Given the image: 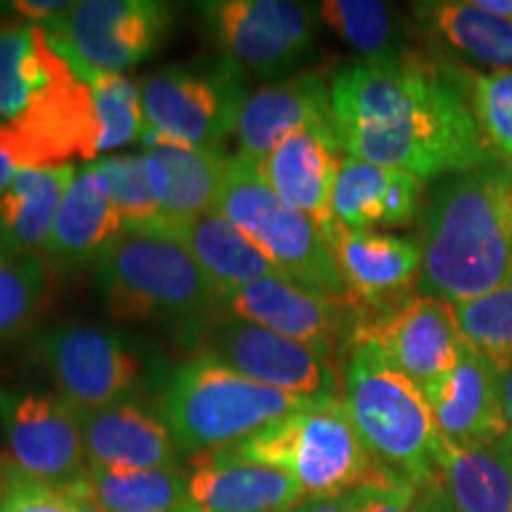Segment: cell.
<instances>
[{
	"instance_id": "cell-1",
	"label": "cell",
	"mask_w": 512,
	"mask_h": 512,
	"mask_svg": "<svg viewBox=\"0 0 512 512\" xmlns=\"http://www.w3.org/2000/svg\"><path fill=\"white\" fill-rule=\"evenodd\" d=\"M330 100L339 145L363 162L439 181L498 159L463 83L427 57L339 67Z\"/></svg>"
},
{
	"instance_id": "cell-2",
	"label": "cell",
	"mask_w": 512,
	"mask_h": 512,
	"mask_svg": "<svg viewBox=\"0 0 512 512\" xmlns=\"http://www.w3.org/2000/svg\"><path fill=\"white\" fill-rule=\"evenodd\" d=\"M510 164L439 178L422 209V268L415 292L460 304L512 280Z\"/></svg>"
},
{
	"instance_id": "cell-3",
	"label": "cell",
	"mask_w": 512,
	"mask_h": 512,
	"mask_svg": "<svg viewBox=\"0 0 512 512\" xmlns=\"http://www.w3.org/2000/svg\"><path fill=\"white\" fill-rule=\"evenodd\" d=\"M100 302L121 323L159 325L200 344L226 299L188 249L159 230L121 233L95 261Z\"/></svg>"
},
{
	"instance_id": "cell-4",
	"label": "cell",
	"mask_w": 512,
	"mask_h": 512,
	"mask_svg": "<svg viewBox=\"0 0 512 512\" xmlns=\"http://www.w3.org/2000/svg\"><path fill=\"white\" fill-rule=\"evenodd\" d=\"M318 399L271 389L240 375L219 358L195 354L169 370L155 406L183 456L238 446L271 422Z\"/></svg>"
},
{
	"instance_id": "cell-5",
	"label": "cell",
	"mask_w": 512,
	"mask_h": 512,
	"mask_svg": "<svg viewBox=\"0 0 512 512\" xmlns=\"http://www.w3.org/2000/svg\"><path fill=\"white\" fill-rule=\"evenodd\" d=\"M342 384V401L370 456L418 494L437 486L439 432L418 384L368 339L351 342Z\"/></svg>"
},
{
	"instance_id": "cell-6",
	"label": "cell",
	"mask_w": 512,
	"mask_h": 512,
	"mask_svg": "<svg viewBox=\"0 0 512 512\" xmlns=\"http://www.w3.org/2000/svg\"><path fill=\"white\" fill-rule=\"evenodd\" d=\"M230 448L249 463L287 472L302 489L304 501L403 482L370 456L337 396L313 401Z\"/></svg>"
},
{
	"instance_id": "cell-7",
	"label": "cell",
	"mask_w": 512,
	"mask_h": 512,
	"mask_svg": "<svg viewBox=\"0 0 512 512\" xmlns=\"http://www.w3.org/2000/svg\"><path fill=\"white\" fill-rule=\"evenodd\" d=\"M211 214L247 235L287 283L332 299H349L323 230L309 216L287 207L266 183L259 166L240 152L228 157Z\"/></svg>"
},
{
	"instance_id": "cell-8",
	"label": "cell",
	"mask_w": 512,
	"mask_h": 512,
	"mask_svg": "<svg viewBox=\"0 0 512 512\" xmlns=\"http://www.w3.org/2000/svg\"><path fill=\"white\" fill-rule=\"evenodd\" d=\"M138 88L145 147L223 150L238 133L249 98L247 72L228 55L169 64L147 74Z\"/></svg>"
},
{
	"instance_id": "cell-9",
	"label": "cell",
	"mask_w": 512,
	"mask_h": 512,
	"mask_svg": "<svg viewBox=\"0 0 512 512\" xmlns=\"http://www.w3.org/2000/svg\"><path fill=\"white\" fill-rule=\"evenodd\" d=\"M29 354L53 382V392L76 413L138 399L155 382L162 387L169 375L155 351L136 339L86 323H62L41 332Z\"/></svg>"
},
{
	"instance_id": "cell-10",
	"label": "cell",
	"mask_w": 512,
	"mask_h": 512,
	"mask_svg": "<svg viewBox=\"0 0 512 512\" xmlns=\"http://www.w3.org/2000/svg\"><path fill=\"white\" fill-rule=\"evenodd\" d=\"M174 5L162 0H81L53 27V48L79 79L124 74L152 57L174 27Z\"/></svg>"
},
{
	"instance_id": "cell-11",
	"label": "cell",
	"mask_w": 512,
	"mask_h": 512,
	"mask_svg": "<svg viewBox=\"0 0 512 512\" xmlns=\"http://www.w3.org/2000/svg\"><path fill=\"white\" fill-rule=\"evenodd\" d=\"M197 12L221 55L273 83L297 74L316 41V8L294 0H207Z\"/></svg>"
},
{
	"instance_id": "cell-12",
	"label": "cell",
	"mask_w": 512,
	"mask_h": 512,
	"mask_svg": "<svg viewBox=\"0 0 512 512\" xmlns=\"http://www.w3.org/2000/svg\"><path fill=\"white\" fill-rule=\"evenodd\" d=\"M0 432L17 472L53 489L69 491L88 475L79 415L53 389L0 384Z\"/></svg>"
},
{
	"instance_id": "cell-13",
	"label": "cell",
	"mask_w": 512,
	"mask_h": 512,
	"mask_svg": "<svg viewBox=\"0 0 512 512\" xmlns=\"http://www.w3.org/2000/svg\"><path fill=\"white\" fill-rule=\"evenodd\" d=\"M100 138L93 91L76 74L38 95L15 119L0 121V152L19 171L95 162Z\"/></svg>"
},
{
	"instance_id": "cell-14",
	"label": "cell",
	"mask_w": 512,
	"mask_h": 512,
	"mask_svg": "<svg viewBox=\"0 0 512 512\" xmlns=\"http://www.w3.org/2000/svg\"><path fill=\"white\" fill-rule=\"evenodd\" d=\"M226 316L294 339L332 368L349 351L361 323V309L349 299L325 297L280 278L256 280L230 290Z\"/></svg>"
},
{
	"instance_id": "cell-15",
	"label": "cell",
	"mask_w": 512,
	"mask_h": 512,
	"mask_svg": "<svg viewBox=\"0 0 512 512\" xmlns=\"http://www.w3.org/2000/svg\"><path fill=\"white\" fill-rule=\"evenodd\" d=\"M200 349L271 389L304 399H339L337 368L304 344L242 318L223 316L216 320L204 332Z\"/></svg>"
},
{
	"instance_id": "cell-16",
	"label": "cell",
	"mask_w": 512,
	"mask_h": 512,
	"mask_svg": "<svg viewBox=\"0 0 512 512\" xmlns=\"http://www.w3.org/2000/svg\"><path fill=\"white\" fill-rule=\"evenodd\" d=\"M354 339H368L420 392L458 366L467 342L453 306L415 292L394 309L363 316Z\"/></svg>"
},
{
	"instance_id": "cell-17",
	"label": "cell",
	"mask_w": 512,
	"mask_h": 512,
	"mask_svg": "<svg viewBox=\"0 0 512 512\" xmlns=\"http://www.w3.org/2000/svg\"><path fill=\"white\" fill-rule=\"evenodd\" d=\"M347 290L363 316H377L413 297L422 268V245L377 230L332 226L325 235Z\"/></svg>"
},
{
	"instance_id": "cell-18",
	"label": "cell",
	"mask_w": 512,
	"mask_h": 512,
	"mask_svg": "<svg viewBox=\"0 0 512 512\" xmlns=\"http://www.w3.org/2000/svg\"><path fill=\"white\" fill-rule=\"evenodd\" d=\"M76 415L91 467L169 470L181 463L183 453L164 415L143 396Z\"/></svg>"
},
{
	"instance_id": "cell-19",
	"label": "cell",
	"mask_w": 512,
	"mask_h": 512,
	"mask_svg": "<svg viewBox=\"0 0 512 512\" xmlns=\"http://www.w3.org/2000/svg\"><path fill=\"white\" fill-rule=\"evenodd\" d=\"M339 152L342 145L335 128L306 126L290 133L256 166L287 207L309 216L328 235L335 226L332 195L342 164Z\"/></svg>"
},
{
	"instance_id": "cell-20",
	"label": "cell",
	"mask_w": 512,
	"mask_h": 512,
	"mask_svg": "<svg viewBox=\"0 0 512 512\" xmlns=\"http://www.w3.org/2000/svg\"><path fill=\"white\" fill-rule=\"evenodd\" d=\"M304 503L283 470L240 458L233 448L197 456L188 470L190 512H275Z\"/></svg>"
},
{
	"instance_id": "cell-21",
	"label": "cell",
	"mask_w": 512,
	"mask_h": 512,
	"mask_svg": "<svg viewBox=\"0 0 512 512\" xmlns=\"http://www.w3.org/2000/svg\"><path fill=\"white\" fill-rule=\"evenodd\" d=\"M121 233L124 223L114 207L110 181L98 162H88L76 169L64 192L43 259L57 271H74L95 264Z\"/></svg>"
},
{
	"instance_id": "cell-22",
	"label": "cell",
	"mask_w": 512,
	"mask_h": 512,
	"mask_svg": "<svg viewBox=\"0 0 512 512\" xmlns=\"http://www.w3.org/2000/svg\"><path fill=\"white\" fill-rule=\"evenodd\" d=\"M446 444H496L510 432L498 401L496 373L470 347L458 366L422 389Z\"/></svg>"
},
{
	"instance_id": "cell-23",
	"label": "cell",
	"mask_w": 512,
	"mask_h": 512,
	"mask_svg": "<svg viewBox=\"0 0 512 512\" xmlns=\"http://www.w3.org/2000/svg\"><path fill=\"white\" fill-rule=\"evenodd\" d=\"M306 126H332L330 83L316 72L294 74L249 93L240 112V155L261 164L290 133Z\"/></svg>"
},
{
	"instance_id": "cell-24",
	"label": "cell",
	"mask_w": 512,
	"mask_h": 512,
	"mask_svg": "<svg viewBox=\"0 0 512 512\" xmlns=\"http://www.w3.org/2000/svg\"><path fill=\"white\" fill-rule=\"evenodd\" d=\"M420 195L418 176L347 155L339 164L332 216L349 230L408 226L418 214Z\"/></svg>"
},
{
	"instance_id": "cell-25",
	"label": "cell",
	"mask_w": 512,
	"mask_h": 512,
	"mask_svg": "<svg viewBox=\"0 0 512 512\" xmlns=\"http://www.w3.org/2000/svg\"><path fill=\"white\" fill-rule=\"evenodd\" d=\"M143 157L152 195L162 209L159 226L214 211L230 157L226 150L150 145Z\"/></svg>"
},
{
	"instance_id": "cell-26",
	"label": "cell",
	"mask_w": 512,
	"mask_h": 512,
	"mask_svg": "<svg viewBox=\"0 0 512 512\" xmlns=\"http://www.w3.org/2000/svg\"><path fill=\"white\" fill-rule=\"evenodd\" d=\"M157 230L171 235L188 249L197 266L223 292V299L235 287L256 283V280H285L283 273L268 261V256L247 235H242L233 223L216 214L164 223Z\"/></svg>"
},
{
	"instance_id": "cell-27",
	"label": "cell",
	"mask_w": 512,
	"mask_h": 512,
	"mask_svg": "<svg viewBox=\"0 0 512 512\" xmlns=\"http://www.w3.org/2000/svg\"><path fill=\"white\" fill-rule=\"evenodd\" d=\"M72 74L46 29L19 17L0 22V121L15 119L38 95Z\"/></svg>"
},
{
	"instance_id": "cell-28",
	"label": "cell",
	"mask_w": 512,
	"mask_h": 512,
	"mask_svg": "<svg viewBox=\"0 0 512 512\" xmlns=\"http://www.w3.org/2000/svg\"><path fill=\"white\" fill-rule=\"evenodd\" d=\"M74 176V164L19 171L0 195V249L22 256H43L57 209Z\"/></svg>"
},
{
	"instance_id": "cell-29",
	"label": "cell",
	"mask_w": 512,
	"mask_h": 512,
	"mask_svg": "<svg viewBox=\"0 0 512 512\" xmlns=\"http://www.w3.org/2000/svg\"><path fill=\"white\" fill-rule=\"evenodd\" d=\"M437 472L456 512H512V463L501 441L453 446L439 437Z\"/></svg>"
},
{
	"instance_id": "cell-30",
	"label": "cell",
	"mask_w": 512,
	"mask_h": 512,
	"mask_svg": "<svg viewBox=\"0 0 512 512\" xmlns=\"http://www.w3.org/2000/svg\"><path fill=\"white\" fill-rule=\"evenodd\" d=\"M422 27L453 50L494 72L512 69V22L479 8L475 0H430L413 5Z\"/></svg>"
},
{
	"instance_id": "cell-31",
	"label": "cell",
	"mask_w": 512,
	"mask_h": 512,
	"mask_svg": "<svg viewBox=\"0 0 512 512\" xmlns=\"http://www.w3.org/2000/svg\"><path fill=\"white\" fill-rule=\"evenodd\" d=\"M107 512H190L188 472L169 470H105L88 467L81 484L67 491Z\"/></svg>"
},
{
	"instance_id": "cell-32",
	"label": "cell",
	"mask_w": 512,
	"mask_h": 512,
	"mask_svg": "<svg viewBox=\"0 0 512 512\" xmlns=\"http://www.w3.org/2000/svg\"><path fill=\"white\" fill-rule=\"evenodd\" d=\"M50 294V266L43 256L0 249V356L31 337Z\"/></svg>"
},
{
	"instance_id": "cell-33",
	"label": "cell",
	"mask_w": 512,
	"mask_h": 512,
	"mask_svg": "<svg viewBox=\"0 0 512 512\" xmlns=\"http://www.w3.org/2000/svg\"><path fill=\"white\" fill-rule=\"evenodd\" d=\"M318 19L361 55V62H394L408 53L403 29L392 5L377 0H325Z\"/></svg>"
},
{
	"instance_id": "cell-34",
	"label": "cell",
	"mask_w": 512,
	"mask_h": 512,
	"mask_svg": "<svg viewBox=\"0 0 512 512\" xmlns=\"http://www.w3.org/2000/svg\"><path fill=\"white\" fill-rule=\"evenodd\" d=\"M467 347L496 375L512 368V280L498 290L451 304Z\"/></svg>"
},
{
	"instance_id": "cell-35",
	"label": "cell",
	"mask_w": 512,
	"mask_h": 512,
	"mask_svg": "<svg viewBox=\"0 0 512 512\" xmlns=\"http://www.w3.org/2000/svg\"><path fill=\"white\" fill-rule=\"evenodd\" d=\"M100 119V152L117 150L143 138V105L140 88L124 74L93 72L86 79Z\"/></svg>"
},
{
	"instance_id": "cell-36",
	"label": "cell",
	"mask_w": 512,
	"mask_h": 512,
	"mask_svg": "<svg viewBox=\"0 0 512 512\" xmlns=\"http://www.w3.org/2000/svg\"><path fill=\"white\" fill-rule=\"evenodd\" d=\"M100 169L110 181L112 200L117 207L124 233H143L155 230L162 223V209L152 195L147 181L143 155H114L98 159Z\"/></svg>"
},
{
	"instance_id": "cell-37",
	"label": "cell",
	"mask_w": 512,
	"mask_h": 512,
	"mask_svg": "<svg viewBox=\"0 0 512 512\" xmlns=\"http://www.w3.org/2000/svg\"><path fill=\"white\" fill-rule=\"evenodd\" d=\"M470 102L486 143L496 155L512 159V69L470 79Z\"/></svg>"
},
{
	"instance_id": "cell-38",
	"label": "cell",
	"mask_w": 512,
	"mask_h": 512,
	"mask_svg": "<svg viewBox=\"0 0 512 512\" xmlns=\"http://www.w3.org/2000/svg\"><path fill=\"white\" fill-rule=\"evenodd\" d=\"M0 512H76V505L69 494L34 482L10 465L0 482Z\"/></svg>"
},
{
	"instance_id": "cell-39",
	"label": "cell",
	"mask_w": 512,
	"mask_h": 512,
	"mask_svg": "<svg viewBox=\"0 0 512 512\" xmlns=\"http://www.w3.org/2000/svg\"><path fill=\"white\" fill-rule=\"evenodd\" d=\"M354 512H415L418 489L408 482L361 486L351 491Z\"/></svg>"
},
{
	"instance_id": "cell-40",
	"label": "cell",
	"mask_w": 512,
	"mask_h": 512,
	"mask_svg": "<svg viewBox=\"0 0 512 512\" xmlns=\"http://www.w3.org/2000/svg\"><path fill=\"white\" fill-rule=\"evenodd\" d=\"M72 5L74 3H67V0H12V3H8V8L12 15L22 17L24 22L48 29L53 27L57 19L67 15L72 10Z\"/></svg>"
},
{
	"instance_id": "cell-41",
	"label": "cell",
	"mask_w": 512,
	"mask_h": 512,
	"mask_svg": "<svg viewBox=\"0 0 512 512\" xmlns=\"http://www.w3.org/2000/svg\"><path fill=\"white\" fill-rule=\"evenodd\" d=\"M302 512H354V503H351V494L335 498H306Z\"/></svg>"
},
{
	"instance_id": "cell-42",
	"label": "cell",
	"mask_w": 512,
	"mask_h": 512,
	"mask_svg": "<svg viewBox=\"0 0 512 512\" xmlns=\"http://www.w3.org/2000/svg\"><path fill=\"white\" fill-rule=\"evenodd\" d=\"M415 512H456L448 503V498L441 491V486H432V489H425V496L415 503Z\"/></svg>"
},
{
	"instance_id": "cell-43",
	"label": "cell",
	"mask_w": 512,
	"mask_h": 512,
	"mask_svg": "<svg viewBox=\"0 0 512 512\" xmlns=\"http://www.w3.org/2000/svg\"><path fill=\"white\" fill-rule=\"evenodd\" d=\"M496 387H498V401H501V411L512 432V368L505 370L501 375H496Z\"/></svg>"
},
{
	"instance_id": "cell-44",
	"label": "cell",
	"mask_w": 512,
	"mask_h": 512,
	"mask_svg": "<svg viewBox=\"0 0 512 512\" xmlns=\"http://www.w3.org/2000/svg\"><path fill=\"white\" fill-rule=\"evenodd\" d=\"M479 8L512 22V0H475Z\"/></svg>"
},
{
	"instance_id": "cell-45",
	"label": "cell",
	"mask_w": 512,
	"mask_h": 512,
	"mask_svg": "<svg viewBox=\"0 0 512 512\" xmlns=\"http://www.w3.org/2000/svg\"><path fill=\"white\" fill-rule=\"evenodd\" d=\"M17 174H19L17 166L12 164L10 159L3 155V152H0V195H3L5 188H8L12 181H15Z\"/></svg>"
},
{
	"instance_id": "cell-46",
	"label": "cell",
	"mask_w": 512,
	"mask_h": 512,
	"mask_svg": "<svg viewBox=\"0 0 512 512\" xmlns=\"http://www.w3.org/2000/svg\"><path fill=\"white\" fill-rule=\"evenodd\" d=\"M64 494H67V491H64ZM72 498H74L76 512H107V510H102V508H98V505H95V503H91V501H86V498H79V496H72Z\"/></svg>"
},
{
	"instance_id": "cell-47",
	"label": "cell",
	"mask_w": 512,
	"mask_h": 512,
	"mask_svg": "<svg viewBox=\"0 0 512 512\" xmlns=\"http://www.w3.org/2000/svg\"><path fill=\"white\" fill-rule=\"evenodd\" d=\"M501 446H503L505 456H508V460L512 463V432H508V434H505V437L501 439Z\"/></svg>"
},
{
	"instance_id": "cell-48",
	"label": "cell",
	"mask_w": 512,
	"mask_h": 512,
	"mask_svg": "<svg viewBox=\"0 0 512 512\" xmlns=\"http://www.w3.org/2000/svg\"><path fill=\"white\" fill-rule=\"evenodd\" d=\"M8 17H15V15H12V12H10L8 3H0V22H5V19H8Z\"/></svg>"
},
{
	"instance_id": "cell-49",
	"label": "cell",
	"mask_w": 512,
	"mask_h": 512,
	"mask_svg": "<svg viewBox=\"0 0 512 512\" xmlns=\"http://www.w3.org/2000/svg\"><path fill=\"white\" fill-rule=\"evenodd\" d=\"M8 467H10V460L0 456V482H3V477H5V472H8Z\"/></svg>"
},
{
	"instance_id": "cell-50",
	"label": "cell",
	"mask_w": 512,
	"mask_h": 512,
	"mask_svg": "<svg viewBox=\"0 0 512 512\" xmlns=\"http://www.w3.org/2000/svg\"><path fill=\"white\" fill-rule=\"evenodd\" d=\"M275 512H302V503L297 505V508H287V510H275Z\"/></svg>"
}]
</instances>
